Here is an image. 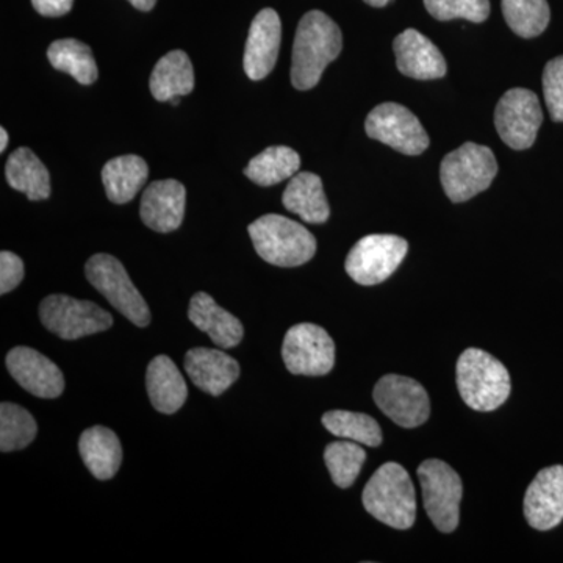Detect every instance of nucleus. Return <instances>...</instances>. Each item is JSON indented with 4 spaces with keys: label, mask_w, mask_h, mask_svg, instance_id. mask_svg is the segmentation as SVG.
I'll list each match as a JSON object with an SVG mask.
<instances>
[{
    "label": "nucleus",
    "mask_w": 563,
    "mask_h": 563,
    "mask_svg": "<svg viewBox=\"0 0 563 563\" xmlns=\"http://www.w3.org/2000/svg\"><path fill=\"white\" fill-rule=\"evenodd\" d=\"M342 47V31L328 14L318 10L303 14L292 44V87L301 91L317 87L322 73L339 57Z\"/></svg>",
    "instance_id": "nucleus-1"
},
{
    "label": "nucleus",
    "mask_w": 563,
    "mask_h": 563,
    "mask_svg": "<svg viewBox=\"0 0 563 563\" xmlns=\"http://www.w3.org/2000/svg\"><path fill=\"white\" fill-rule=\"evenodd\" d=\"M366 512L380 523L406 531L417 518V493L409 473L396 462L384 463L362 495Z\"/></svg>",
    "instance_id": "nucleus-2"
},
{
    "label": "nucleus",
    "mask_w": 563,
    "mask_h": 563,
    "mask_svg": "<svg viewBox=\"0 0 563 563\" xmlns=\"http://www.w3.org/2000/svg\"><path fill=\"white\" fill-rule=\"evenodd\" d=\"M457 388L466 406L477 412H493L509 398L510 374L498 358L470 347L457 362Z\"/></svg>",
    "instance_id": "nucleus-3"
},
{
    "label": "nucleus",
    "mask_w": 563,
    "mask_h": 563,
    "mask_svg": "<svg viewBox=\"0 0 563 563\" xmlns=\"http://www.w3.org/2000/svg\"><path fill=\"white\" fill-rule=\"evenodd\" d=\"M252 243L263 261L282 268H295L310 262L317 252V240L299 222L280 214H265L252 222Z\"/></svg>",
    "instance_id": "nucleus-4"
},
{
    "label": "nucleus",
    "mask_w": 563,
    "mask_h": 563,
    "mask_svg": "<svg viewBox=\"0 0 563 563\" xmlns=\"http://www.w3.org/2000/svg\"><path fill=\"white\" fill-rule=\"evenodd\" d=\"M498 174V163L490 147L465 143L443 158L440 168L443 190L451 201H470L490 187Z\"/></svg>",
    "instance_id": "nucleus-5"
},
{
    "label": "nucleus",
    "mask_w": 563,
    "mask_h": 563,
    "mask_svg": "<svg viewBox=\"0 0 563 563\" xmlns=\"http://www.w3.org/2000/svg\"><path fill=\"white\" fill-rule=\"evenodd\" d=\"M85 274L92 287L129 321L139 328L150 325V307L118 258L109 254L92 255L85 265Z\"/></svg>",
    "instance_id": "nucleus-6"
},
{
    "label": "nucleus",
    "mask_w": 563,
    "mask_h": 563,
    "mask_svg": "<svg viewBox=\"0 0 563 563\" xmlns=\"http://www.w3.org/2000/svg\"><path fill=\"white\" fill-rule=\"evenodd\" d=\"M424 509L440 532L451 533L461 520L462 479L455 470L439 459L418 466Z\"/></svg>",
    "instance_id": "nucleus-7"
},
{
    "label": "nucleus",
    "mask_w": 563,
    "mask_h": 563,
    "mask_svg": "<svg viewBox=\"0 0 563 563\" xmlns=\"http://www.w3.org/2000/svg\"><path fill=\"white\" fill-rule=\"evenodd\" d=\"M44 328L63 340H79L107 331L113 317L90 301H79L66 295L47 296L40 306Z\"/></svg>",
    "instance_id": "nucleus-8"
},
{
    "label": "nucleus",
    "mask_w": 563,
    "mask_h": 563,
    "mask_svg": "<svg viewBox=\"0 0 563 563\" xmlns=\"http://www.w3.org/2000/svg\"><path fill=\"white\" fill-rule=\"evenodd\" d=\"M409 251V243L398 235L374 233L363 236L347 254L344 268L357 284L377 285L399 268Z\"/></svg>",
    "instance_id": "nucleus-9"
},
{
    "label": "nucleus",
    "mask_w": 563,
    "mask_h": 563,
    "mask_svg": "<svg viewBox=\"0 0 563 563\" xmlns=\"http://www.w3.org/2000/svg\"><path fill=\"white\" fill-rule=\"evenodd\" d=\"M282 357L296 376H325L335 365V343L320 325L301 322L285 335Z\"/></svg>",
    "instance_id": "nucleus-10"
},
{
    "label": "nucleus",
    "mask_w": 563,
    "mask_h": 563,
    "mask_svg": "<svg viewBox=\"0 0 563 563\" xmlns=\"http://www.w3.org/2000/svg\"><path fill=\"white\" fill-rule=\"evenodd\" d=\"M543 122V111L536 92L514 88L499 99L495 110V125L507 146L515 151L529 150L536 143Z\"/></svg>",
    "instance_id": "nucleus-11"
},
{
    "label": "nucleus",
    "mask_w": 563,
    "mask_h": 563,
    "mask_svg": "<svg viewBox=\"0 0 563 563\" xmlns=\"http://www.w3.org/2000/svg\"><path fill=\"white\" fill-rule=\"evenodd\" d=\"M365 131L369 139L380 141L406 155H420L431 143L412 111L395 102L380 103L369 111Z\"/></svg>",
    "instance_id": "nucleus-12"
},
{
    "label": "nucleus",
    "mask_w": 563,
    "mask_h": 563,
    "mask_svg": "<svg viewBox=\"0 0 563 563\" xmlns=\"http://www.w3.org/2000/svg\"><path fill=\"white\" fill-rule=\"evenodd\" d=\"M373 398L383 413L401 428H418L431 415L428 391L410 377L387 374L374 387Z\"/></svg>",
    "instance_id": "nucleus-13"
},
{
    "label": "nucleus",
    "mask_w": 563,
    "mask_h": 563,
    "mask_svg": "<svg viewBox=\"0 0 563 563\" xmlns=\"http://www.w3.org/2000/svg\"><path fill=\"white\" fill-rule=\"evenodd\" d=\"M7 368L24 390L38 398H58L65 390V377L46 355L27 346H18L7 355Z\"/></svg>",
    "instance_id": "nucleus-14"
},
{
    "label": "nucleus",
    "mask_w": 563,
    "mask_h": 563,
    "mask_svg": "<svg viewBox=\"0 0 563 563\" xmlns=\"http://www.w3.org/2000/svg\"><path fill=\"white\" fill-rule=\"evenodd\" d=\"M525 517L537 531H551L563 520V466L542 470L525 496Z\"/></svg>",
    "instance_id": "nucleus-15"
},
{
    "label": "nucleus",
    "mask_w": 563,
    "mask_h": 563,
    "mask_svg": "<svg viewBox=\"0 0 563 563\" xmlns=\"http://www.w3.org/2000/svg\"><path fill=\"white\" fill-rule=\"evenodd\" d=\"M282 41L279 14L273 9L262 10L252 21L244 49V70L251 80H263L276 66Z\"/></svg>",
    "instance_id": "nucleus-16"
},
{
    "label": "nucleus",
    "mask_w": 563,
    "mask_h": 563,
    "mask_svg": "<svg viewBox=\"0 0 563 563\" xmlns=\"http://www.w3.org/2000/svg\"><path fill=\"white\" fill-rule=\"evenodd\" d=\"M396 66L410 79L433 80L446 76L448 66L442 52L415 29H407L393 41Z\"/></svg>",
    "instance_id": "nucleus-17"
},
{
    "label": "nucleus",
    "mask_w": 563,
    "mask_h": 563,
    "mask_svg": "<svg viewBox=\"0 0 563 563\" xmlns=\"http://www.w3.org/2000/svg\"><path fill=\"white\" fill-rule=\"evenodd\" d=\"M187 191L174 179L152 181L141 199V220L152 231L169 233L177 231L184 221Z\"/></svg>",
    "instance_id": "nucleus-18"
},
{
    "label": "nucleus",
    "mask_w": 563,
    "mask_h": 563,
    "mask_svg": "<svg viewBox=\"0 0 563 563\" xmlns=\"http://www.w3.org/2000/svg\"><path fill=\"white\" fill-rule=\"evenodd\" d=\"M185 369L191 383L211 396H220L240 377L235 358L220 350L195 347L185 355Z\"/></svg>",
    "instance_id": "nucleus-19"
},
{
    "label": "nucleus",
    "mask_w": 563,
    "mask_h": 563,
    "mask_svg": "<svg viewBox=\"0 0 563 563\" xmlns=\"http://www.w3.org/2000/svg\"><path fill=\"white\" fill-rule=\"evenodd\" d=\"M188 318L211 342L224 350L239 346L244 336L242 321L222 309L207 292H196L190 301Z\"/></svg>",
    "instance_id": "nucleus-20"
},
{
    "label": "nucleus",
    "mask_w": 563,
    "mask_h": 563,
    "mask_svg": "<svg viewBox=\"0 0 563 563\" xmlns=\"http://www.w3.org/2000/svg\"><path fill=\"white\" fill-rule=\"evenodd\" d=\"M146 387L152 406L161 413H176L188 398L187 383L166 355H157L147 366Z\"/></svg>",
    "instance_id": "nucleus-21"
},
{
    "label": "nucleus",
    "mask_w": 563,
    "mask_h": 563,
    "mask_svg": "<svg viewBox=\"0 0 563 563\" xmlns=\"http://www.w3.org/2000/svg\"><path fill=\"white\" fill-rule=\"evenodd\" d=\"M282 202L285 209L298 214L309 224H322L331 217L322 181L313 173L295 174L288 187L285 188Z\"/></svg>",
    "instance_id": "nucleus-22"
},
{
    "label": "nucleus",
    "mask_w": 563,
    "mask_h": 563,
    "mask_svg": "<svg viewBox=\"0 0 563 563\" xmlns=\"http://www.w3.org/2000/svg\"><path fill=\"white\" fill-rule=\"evenodd\" d=\"M79 451L81 461L99 481H109L118 472L122 463L120 439L111 429L95 426L80 435Z\"/></svg>",
    "instance_id": "nucleus-23"
},
{
    "label": "nucleus",
    "mask_w": 563,
    "mask_h": 563,
    "mask_svg": "<svg viewBox=\"0 0 563 563\" xmlns=\"http://www.w3.org/2000/svg\"><path fill=\"white\" fill-rule=\"evenodd\" d=\"M150 88L158 102L190 95L195 90V69L190 57L184 51H173L163 55L151 74Z\"/></svg>",
    "instance_id": "nucleus-24"
},
{
    "label": "nucleus",
    "mask_w": 563,
    "mask_h": 563,
    "mask_svg": "<svg viewBox=\"0 0 563 563\" xmlns=\"http://www.w3.org/2000/svg\"><path fill=\"white\" fill-rule=\"evenodd\" d=\"M147 176V163L139 155H122L107 162L102 169L107 198L113 203L131 202L146 184Z\"/></svg>",
    "instance_id": "nucleus-25"
},
{
    "label": "nucleus",
    "mask_w": 563,
    "mask_h": 563,
    "mask_svg": "<svg viewBox=\"0 0 563 563\" xmlns=\"http://www.w3.org/2000/svg\"><path fill=\"white\" fill-rule=\"evenodd\" d=\"M7 181L24 192L31 201H44L51 196V176L44 163L29 147H20L5 165Z\"/></svg>",
    "instance_id": "nucleus-26"
},
{
    "label": "nucleus",
    "mask_w": 563,
    "mask_h": 563,
    "mask_svg": "<svg viewBox=\"0 0 563 563\" xmlns=\"http://www.w3.org/2000/svg\"><path fill=\"white\" fill-rule=\"evenodd\" d=\"M301 157L287 146H273L255 155L244 169L247 179L261 187H272L298 174Z\"/></svg>",
    "instance_id": "nucleus-27"
},
{
    "label": "nucleus",
    "mask_w": 563,
    "mask_h": 563,
    "mask_svg": "<svg viewBox=\"0 0 563 563\" xmlns=\"http://www.w3.org/2000/svg\"><path fill=\"white\" fill-rule=\"evenodd\" d=\"M47 58L57 70L69 74L81 85L98 80V65L90 46L81 41L66 38L54 41L47 49Z\"/></svg>",
    "instance_id": "nucleus-28"
},
{
    "label": "nucleus",
    "mask_w": 563,
    "mask_h": 563,
    "mask_svg": "<svg viewBox=\"0 0 563 563\" xmlns=\"http://www.w3.org/2000/svg\"><path fill=\"white\" fill-rule=\"evenodd\" d=\"M322 426L339 439L351 440L365 446L377 448L383 443V429L369 415L332 410L322 417Z\"/></svg>",
    "instance_id": "nucleus-29"
},
{
    "label": "nucleus",
    "mask_w": 563,
    "mask_h": 563,
    "mask_svg": "<svg viewBox=\"0 0 563 563\" xmlns=\"http://www.w3.org/2000/svg\"><path fill=\"white\" fill-rule=\"evenodd\" d=\"M504 20L521 38H536L547 31L551 10L547 0H503Z\"/></svg>",
    "instance_id": "nucleus-30"
},
{
    "label": "nucleus",
    "mask_w": 563,
    "mask_h": 563,
    "mask_svg": "<svg viewBox=\"0 0 563 563\" xmlns=\"http://www.w3.org/2000/svg\"><path fill=\"white\" fill-rule=\"evenodd\" d=\"M38 426L27 410L16 404L0 406V450L2 453L24 450L35 440Z\"/></svg>",
    "instance_id": "nucleus-31"
},
{
    "label": "nucleus",
    "mask_w": 563,
    "mask_h": 563,
    "mask_svg": "<svg viewBox=\"0 0 563 563\" xmlns=\"http://www.w3.org/2000/svg\"><path fill=\"white\" fill-rule=\"evenodd\" d=\"M366 461L365 450L361 443L351 440H340L328 444L324 451V462L333 484L340 488H350L362 472L363 463Z\"/></svg>",
    "instance_id": "nucleus-32"
},
{
    "label": "nucleus",
    "mask_w": 563,
    "mask_h": 563,
    "mask_svg": "<svg viewBox=\"0 0 563 563\" xmlns=\"http://www.w3.org/2000/svg\"><path fill=\"white\" fill-rule=\"evenodd\" d=\"M426 10L439 21H487L490 0H424Z\"/></svg>",
    "instance_id": "nucleus-33"
},
{
    "label": "nucleus",
    "mask_w": 563,
    "mask_h": 563,
    "mask_svg": "<svg viewBox=\"0 0 563 563\" xmlns=\"http://www.w3.org/2000/svg\"><path fill=\"white\" fill-rule=\"evenodd\" d=\"M543 95L551 120L563 122V55L544 66Z\"/></svg>",
    "instance_id": "nucleus-34"
},
{
    "label": "nucleus",
    "mask_w": 563,
    "mask_h": 563,
    "mask_svg": "<svg viewBox=\"0 0 563 563\" xmlns=\"http://www.w3.org/2000/svg\"><path fill=\"white\" fill-rule=\"evenodd\" d=\"M24 279V263L13 252L0 254V295L13 291Z\"/></svg>",
    "instance_id": "nucleus-35"
},
{
    "label": "nucleus",
    "mask_w": 563,
    "mask_h": 563,
    "mask_svg": "<svg viewBox=\"0 0 563 563\" xmlns=\"http://www.w3.org/2000/svg\"><path fill=\"white\" fill-rule=\"evenodd\" d=\"M74 0H32L33 9L47 18L65 16L73 9Z\"/></svg>",
    "instance_id": "nucleus-36"
},
{
    "label": "nucleus",
    "mask_w": 563,
    "mask_h": 563,
    "mask_svg": "<svg viewBox=\"0 0 563 563\" xmlns=\"http://www.w3.org/2000/svg\"><path fill=\"white\" fill-rule=\"evenodd\" d=\"M129 2L132 3L135 9H139L141 11H151L154 9L155 3H157V0H129Z\"/></svg>",
    "instance_id": "nucleus-37"
},
{
    "label": "nucleus",
    "mask_w": 563,
    "mask_h": 563,
    "mask_svg": "<svg viewBox=\"0 0 563 563\" xmlns=\"http://www.w3.org/2000/svg\"><path fill=\"white\" fill-rule=\"evenodd\" d=\"M9 146V133L7 129L0 128V152H3Z\"/></svg>",
    "instance_id": "nucleus-38"
},
{
    "label": "nucleus",
    "mask_w": 563,
    "mask_h": 563,
    "mask_svg": "<svg viewBox=\"0 0 563 563\" xmlns=\"http://www.w3.org/2000/svg\"><path fill=\"white\" fill-rule=\"evenodd\" d=\"M368 5L376 7V9H380V7L387 5L391 0H365Z\"/></svg>",
    "instance_id": "nucleus-39"
}]
</instances>
